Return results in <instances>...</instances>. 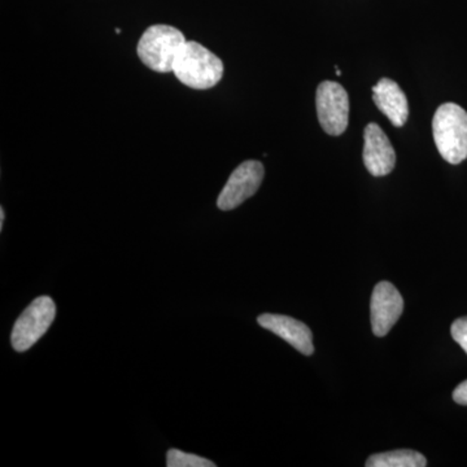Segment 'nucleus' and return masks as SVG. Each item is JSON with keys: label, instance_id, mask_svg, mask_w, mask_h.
<instances>
[{"label": "nucleus", "instance_id": "7ed1b4c3", "mask_svg": "<svg viewBox=\"0 0 467 467\" xmlns=\"http://www.w3.org/2000/svg\"><path fill=\"white\" fill-rule=\"evenodd\" d=\"M186 42L183 33L173 26H150L138 43V57L153 72L173 73L175 58Z\"/></svg>", "mask_w": 467, "mask_h": 467}, {"label": "nucleus", "instance_id": "9b49d317", "mask_svg": "<svg viewBox=\"0 0 467 467\" xmlns=\"http://www.w3.org/2000/svg\"><path fill=\"white\" fill-rule=\"evenodd\" d=\"M427 461L420 451L398 450L374 454L367 461L368 467H425Z\"/></svg>", "mask_w": 467, "mask_h": 467}, {"label": "nucleus", "instance_id": "ddd939ff", "mask_svg": "<svg viewBox=\"0 0 467 467\" xmlns=\"http://www.w3.org/2000/svg\"><path fill=\"white\" fill-rule=\"evenodd\" d=\"M451 334L454 342L459 343L467 355V317L456 319L451 325Z\"/></svg>", "mask_w": 467, "mask_h": 467}, {"label": "nucleus", "instance_id": "f03ea898", "mask_svg": "<svg viewBox=\"0 0 467 467\" xmlns=\"http://www.w3.org/2000/svg\"><path fill=\"white\" fill-rule=\"evenodd\" d=\"M432 133L439 153L457 165L467 159V112L454 103L439 107L432 119Z\"/></svg>", "mask_w": 467, "mask_h": 467}, {"label": "nucleus", "instance_id": "423d86ee", "mask_svg": "<svg viewBox=\"0 0 467 467\" xmlns=\"http://www.w3.org/2000/svg\"><path fill=\"white\" fill-rule=\"evenodd\" d=\"M265 169L260 161L248 160L239 165L230 175L229 181L217 199L221 211H233L243 204L260 189Z\"/></svg>", "mask_w": 467, "mask_h": 467}, {"label": "nucleus", "instance_id": "4468645a", "mask_svg": "<svg viewBox=\"0 0 467 467\" xmlns=\"http://www.w3.org/2000/svg\"><path fill=\"white\" fill-rule=\"evenodd\" d=\"M453 400L460 405H467V380L460 384L453 392Z\"/></svg>", "mask_w": 467, "mask_h": 467}, {"label": "nucleus", "instance_id": "39448f33", "mask_svg": "<svg viewBox=\"0 0 467 467\" xmlns=\"http://www.w3.org/2000/svg\"><path fill=\"white\" fill-rule=\"evenodd\" d=\"M316 104L319 124L326 133L333 137L342 135L349 121V97L346 88L337 82H322L317 88Z\"/></svg>", "mask_w": 467, "mask_h": 467}, {"label": "nucleus", "instance_id": "2eb2a0df", "mask_svg": "<svg viewBox=\"0 0 467 467\" xmlns=\"http://www.w3.org/2000/svg\"><path fill=\"white\" fill-rule=\"evenodd\" d=\"M5 209L0 208V230H3V225H5Z\"/></svg>", "mask_w": 467, "mask_h": 467}, {"label": "nucleus", "instance_id": "f257e3e1", "mask_svg": "<svg viewBox=\"0 0 467 467\" xmlns=\"http://www.w3.org/2000/svg\"><path fill=\"white\" fill-rule=\"evenodd\" d=\"M223 60L198 42H186L175 58L173 75L193 90L214 88L223 77Z\"/></svg>", "mask_w": 467, "mask_h": 467}, {"label": "nucleus", "instance_id": "1a4fd4ad", "mask_svg": "<svg viewBox=\"0 0 467 467\" xmlns=\"http://www.w3.org/2000/svg\"><path fill=\"white\" fill-rule=\"evenodd\" d=\"M261 327L272 331L276 337H282L295 349L299 350L303 355L310 356L315 352L313 347V335L310 328L297 319L281 315H261L257 318Z\"/></svg>", "mask_w": 467, "mask_h": 467}, {"label": "nucleus", "instance_id": "20e7f679", "mask_svg": "<svg viewBox=\"0 0 467 467\" xmlns=\"http://www.w3.org/2000/svg\"><path fill=\"white\" fill-rule=\"evenodd\" d=\"M57 316V306L50 296L33 301L18 317L12 330V347L17 352H26L47 333Z\"/></svg>", "mask_w": 467, "mask_h": 467}, {"label": "nucleus", "instance_id": "6e6552de", "mask_svg": "<svg viewBox=\"0 0 467 467\" xmlns=\"http://www.w3.org/2000/svg\"><path fill=\"white\" fill-rule=\"evenodd\" d=\"M364 164L374 177L391 173L396 164V153L389 137L377 124H368L364 131Z\"/></svg>", "mask_w": 467, "mask_h": 467}, {"label": "nucleus", "instance_id": "9d476101", "mask_svg": "<svg viewBox=\"0 0 467 467\" xmlns=\"http://www.w3.org/2000/svg\"><path fill=\"white\" fill-rule=\"evenodd\" d=\"M373 100L378 109L395 128H402L409 116L408 99L400 86L389 78H382L373 88Z\"/></svg>", "mask_w": 467, "mask_h": 467}, {"label": "nucleus", "instance_id": "0eeeda50", "mask_svg": "<svg viewBox=\"0 0 467 467\" xmlns=\"http://www.w3.org/2000/svg\"><path fill=\"white\" fill-rule=\"evenodd\" d=\"M370 309L374 335L386 337L401 317L404 300L395 285L380 282L374 288Z\"/></svg>", "mask_w": 467, "mask_h": 467}, {"label": "nucleus", "instance_id": "f8f14e48", "mask_svg": "<svg viewBox=\"0 0 467 467\" xmlns=\"http://www.w3.org/2000/svg\"><path fill=\"white\" fill-rule=\"evenodd\" d=\"M168 467H216V463L207 459H202L196 454L186 451L171 450L167 454Z\"/></svg>", "mask_w": 467, "mask_h": 467}]
</instances>
